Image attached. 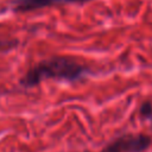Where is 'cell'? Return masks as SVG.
I'll use <instances>...</instances> for the list:
<instances>
[{"label": "cell", "instance_id": "6da1fadb", "mask_svg": "<svg viewBox=\"0 0 152 152\" xmlns=\"http://www.w3.org/2000/svg\"><path fill=\"white\" fill-rule=\"evenodd\" d=\"M88 72L89 69L76 59L58 56L42 61L39 64L32 68L23 78V83L27 87H32L44 80L50 78L75 82L82 80Z\"/></svg>", "mask_w": 152, "mask_h": 152}, {"label": "cell", "instance_id": "277c9868", "mask_svg": "<svg viewBox=\"0 0 152 152\" xmlns=\"http://www.w3.org/2000/svg\"><path fill=\"white\" fill-rule=\"evenodd\" d=\"M140 115L141 118L148 120L152 122V103L151 102H144L140 107Z\"/></svg>", "mask_w": 152, "mask_h": 152}, {"label": "cell", "instance_id": "7a4b0ae2", "mask_svg": "<svg viewBox=\"0 0 152 152\" xmlns=\"http://www.w3.org/2000/svg\"><path fill=\"white\" fill-rule=\"evenodd\" d=\"M152 139L144 133H126L116 137L99 152H145L150 148Z\"/></svg>", "mask_w": 152, "mask_h": 152}, {"label": "cell", "instance_id": "5b68a950", "mask_svg": "<svg viewBox=\"0 0 152 152\" xmlns=\"http://www.w3.org/2000/svg\"><path fill=\"white\" fill-rule=\"evenodd\" d=\"M1 46H2V43H1V42H0V49H1Z\"/></svg>", "mask_w": 152, "mask_h": 152}, {"label": "cell", "instance_id": "3957f363", "mask_svg": "<svg viewBox=\"0 0 152 152\" xmlns=\"http://www.w3.org/2000/svg\"><path fill=\"white\" fill-rule=\"evenodd\" d=\"M91 0H14L18 11H32L58 4H83Z\"/></svg>", "mask_w": 152, "mask_h": 152}]
</instances>
